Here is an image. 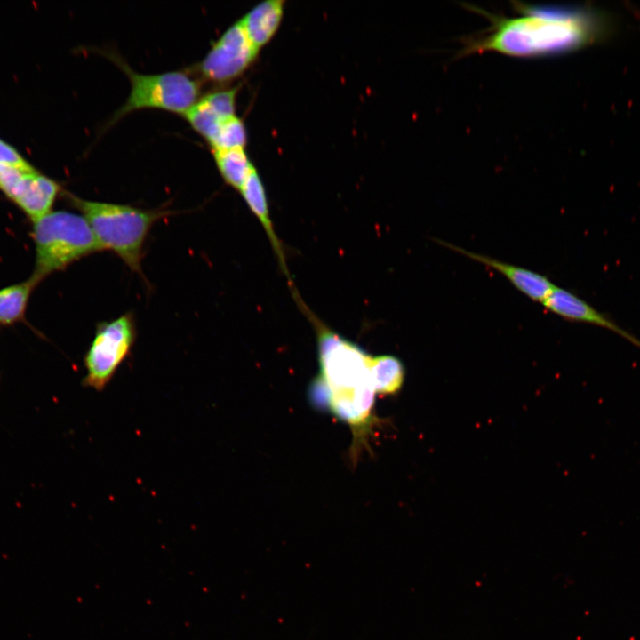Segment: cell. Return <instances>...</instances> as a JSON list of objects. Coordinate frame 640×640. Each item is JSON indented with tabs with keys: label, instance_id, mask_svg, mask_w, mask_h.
Segmentation results:
<instances>
[{
	"label": "cell",
	"instance_id": "8992f818",
	"mask_svg": "<svg viewBox=\"0 0 640 640\" xmlns=\"http://www.w3.org/2000/svg\"><path fill=\"white\" fill-rule=\"evenodd\" d=\"M136 336L134 315L131 312L98 323L84 358L86 373L83 385L102 391L131 354Z\"/></svg>",
	"mask_w": 640,
	"mask_h": 640
},
{
	"label": "cell",
	"instance_id": "4fadbf2b",
	"mask_svg": "<svg viewBox=\"0 0 640 640\" xmlns=\"http://www.w3.org/2000/svg\"><path fill=\"white\" fill-rule=\"evenodd\" d=\"M212 155L222 179L238 191L255 170L244 148L212 150Z\"/></svg>",
	"mask_w": 640,
	"mask_h": 640
},
{
	"label": "cell",
	"instance_id": "6da1fadb",
	"mask_svg": "<svg viewBox=\"0 0 640 640\" xmlns=\"http://www.w3.org/2000/svg\"><path fill=\"white\" fill-rule=\"evenodd\" d=\"M465 6L486 17L490 25L462 39L460 57L487 52L520 59L558 56L604 41L614 28L610 14L591 6L512 1V16Z\"/></svg>",
	"mask_w": 640,
	"mask_h": 640
},
{
	"label": "cell",
	"instance_id": "5b68a950",
	"mask_svg": "<svg viewBox=\"0 0 640 640\" xmlns=\"http://www.w3.org/2000/svg\"><path fill=\"white\" fill-rule=\"evenodd\" d=\"M128 76L131 92L125 103L114 114L110 124L140 108H159L184 115L197 100L200 84L184 71L140 74L118 55L106 52Z\"/></svg>",
	"mask_w": 640,
	"mask_h": 640
},
{
	"label": "cell",
	"instance_id": "5bb4252c",
	"mask_svg": "<svg viewBox=\"0 0 640 640\" xmlns=\"http://www.w3.org/2000/svg\"><path fill=\"white\" fill-rule=\"evenodd\" d=\"M36 284L30 279L0 289V324L12 325L24 319L30 294Z\"/></svg>",
	"mask_w": 640,
	"mask_h": 640
},
{
	"label": "cell",
	"instance_id": "ac0fdd59",
	"mask_svg": "<svg viewBox=\"0 0 640 640\" xmlns=\"http://www.w3.org/2000/svg\"><path fill=\"white\" fill-rule=\"evenodd\" d=\"M0 163L17 166H29L22 155L12 145L0 138Z\"/></svg>",
	"mask_w": 640,
	"mask_h": 640
},
{
	"label": "cell",
	"instance_id": "277c9868",
	"mask_svg": "<svg viewBox=\"0 0 640 640\" xmlns=\"http://www.w3.org/2000/svg\"><path fill=\"white\" fill-rule=\"evenodd\" d=\"M35 268L29 277L36 285L49 275L100 252L92 230L82 214L51 211L33 221Z\"/></svg>",
	"mask_w": 640,
	"mask_h": 640
},
{
	"label": "cell",
	"instance_id": "8fae6325",
	"mask_svg": "<svg viewBox=\"0 0 640 640\" xmlns=\"http://www.w3.org/2000/svg\"><path fill=\"white\" fill-rule=\"evenodd\" d=\"M284 13V1L262 2L247 12L239 23L251 43L259 50L276 34Z\"/></svg>",
	"mask_w": 640,
	"mask_h": 640
},
{
	"label": "cell",
	"instance_id": "3957f363",
	"mask_svg": "<svg viewBox=\"0 0 640 640\" xmlns=\"http://www.w3.org/2000/svg\"><path fill=\"white\" fill-rule=\"evenodd\" d=\"M65 197L89 223L101 251L117 255L129 268L143 276L141 261L154 224L171 214L164 208L143 209L128 204L83 199L69 192Z\"/></svg>",
	"mask_w": 640,
	"mask_h": 640
},
{
	"label": "cell",
	"instance_id": "e0dca14e",
	"mask_svg": "<svg viewBox=\"0 0 640 640\" xmlns=\"http://www.w3.org/2000/svg\"><path fill=\"white\" fill-rule=\"evenodd\" d=\"M238 87L209 92L199 100L219 116L228 119L235 116L236 96Z\"/></svg>",
	"mask_w": 640,
	"mask_h": 640
},
{
	"label": "cell",
	"instance_id": "9c48e42d",
	"mask_svg": "<svg viewBox=\"0 0 640 640\" xmlns=\"http://www.w3.org/2000/svg\"><path fill=\"white\" fill-rule=\"evenodd\" d=\"M541 304L549 312L569 321L600 326L640 347V340L572 292L555 286Z\"/></svg>",
	"mask_w": 640,
	"mask_h": 640
},
{
	"label": "cell",
	"instance_id": "30bf717a",
	"mask_svg": "<svg viewBox=\"0 0 640 640\" xmlns=\"http://www.w3.org/2000/svg\"><path fill=\"white\" fill-rule=\"evenodd\" d=\"M440 244L477 261L505 276L519 292L529 299L542 302L556 286L547 276L530 269L509 264L500 260L467 251L451 243L438 240Z\"/></svg>",
	"mask_w": 640,
	"mask_h": 640
},
{
	"label": "cell",
	"instance_id": "2e32d148",
	"mask_svg": "<svg viewBox=\"0 0 640 640\" xmlns=\"http://www.w3.org/2000/svg\"><path fill=\"white\" fill-rule=\"evenodd\" d=\"M246 131L243 121L236 116L226 120L209 144L212 150L244 148Z\"/></svg>",
	"mask_w": 640,
	"mask_h": 640
},
{
	"label": "cell",
	"instance_id": "7c38bea8",
	"mask_svg": "<svg viewBox=\"0 0 640 640\" xmlns=\"http://www.w3.org/2000/svg\"><path fill=\"white\" fill-rule=\"evenodd\" d=\"M239 192L249 209L261 223L274 251L278 256L282 268L284 269V273L287 275L288 278H290L285 265L284 250L274 230V227L269 217L268 200L264 186L256 170H254L247 178Z\"/></svg>",
	"mask_w": 640,
	"mask_h": 640
},
{
	"label": "cell",
	"instance_id": "9a60e30c",
	"mask_svg": "<svg viewBox=\"0 0 640 640\" xmlns=\"http://www.w3.org/2000/svg\"><path fill=\"white\" fill-rule=\"evenodd\" d=\"M372 374L378 394L397 393L404 381L405 369L399 358L390 355L372 356Z\"/></svg>",
	"mask_w": 640,
	"mask_h": 640
},
{
	"label": "cell",
	"instance_id": "ba28073f",
	"mask_svg": "<svg viewBox=\"0 0 640 640\" xmlns=\"http://www.w3.org/2000/svg\"><path fill=\"white\" fill-rule=\"evenodd\" d=\"M258 51L238 21L212 44L197 65V71L207 81L228 82L241 76L249 68Z\"/></svg>",
	"mask_w": 640,
	"mask_h": 640
},
{
	"label": "cell",
	"instance_id": "52a82bcc",
	"mask_svg": "<svg viewBox=\"0 0 640 640\" xmlns=\"http://www.w3.org/2000/svg\"><path fill=\"white\" fill-rule=\"evenodd\" d=\"M0 191L33 222L52 211L61 187L32 164L0 163Z\"/></svg>",
	"mask_w": 640,
	"mask_h": 640
},
{
	"label": "cell",
	"instance_id": "7a4b0ae2",
	"mask_svg": "<svg viewBox=\"0 0 640 640\" xmlns=\"http://www.w3.org/2000/svg\"><path fill=\"white\" fill-rule=\"evenodd\" d=\"M308 315L317 330L320 364L319 375L310 386V399L348 425L353 434L351 457L356 460L364 448H369L367 436L377 422L372 356L326 328L311 312Z\"/></svg>",
	"mask_w": 640,
	"mask_h": 640
}]
</instances>
